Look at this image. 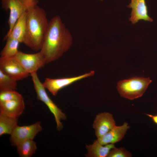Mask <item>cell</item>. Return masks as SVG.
<instances>
[{
  "instance_id": "7",
  "label": "cell",
  "mask_w": 157,
  "mask_h": 157,
  "mask_svg": "<svg viewBox=\"0 0 157 157\" xmlns=\"http://www.w3.org/2000/svg\"><path fill=\"white\" fill-rule=\"evenodd\" d=\"M42 129L40 122L29 125L20 126L17 125L10 134L11 143L13 146H16L24 140H33Z\"/></svg>"
},
{
  "instance_id": "23",
  "label": "cell",
  "mask_w": 157,
  "mask_h": 157,
  "mask_svg": "<svg viewBox=\"0 0 157 157\" xmlns=\"http://www.w3.org/2000/svg\"><path fill=\"white\" fill-rule=\"evenodd\" d=\"M101 0L102 1L103 0Z\"/></svg>"
},
{
  "instance_id": "4",
  "label": "cell",
  "mask_w": 157,
  "mask_h": 157,
  "mask_svg": "<svg viewBox=\"0 0 157 157\" xmlns=\"http://www.w3.org/2000/svg\"><path fill=\"white\" fill-rule=\"evenodd\" d=\"M30 75L36 93L37 99L42 101L47 106L54 116L56 123L57 129L58 131L61 130L63 127L61 121L66 119L65 114L58 107L49 97L46 91V88L38 77L37 72L32 73Z\"/></svg>"
},
{
  "instance_id": "19",
  "label": "cell",
  "mask_w": 157,
  "mask_h": 157,
  "mask_svg": "<svg viewBox=\"0 0 157 157\" xmlns=\"http://www.w3.org/2000/svg\"><path fill=\"white\" fill-rule=\"evenodd\" d=\"M17 81L0 69V91L15 90L17 86Z\"/></svg>"
},
{
  "instance_id": "9",
  "label": "cell",
  "mask_w": 157,
  "mask_h": 157,
  "mask_svg": "<svg viewBox=\"0 0 157 157\" xmlns=\"http://www.w3.org/2000/svg\"><path fill=\"white\" fill-rule=\"evenodd\" d=\"M0 69L17 81L27 78L29 75L15 57L0 58Z\"/></svg>"
},
{
  "instance_id": "2",
  "label": "cell",
  "mask_w": 157,
  "mask_h": 157,
  "mask_svg": "<svg viewBox=\"0 0 157 157\" xmlns=\"http://www.w3.org/2000/svg\"><path fill=\"white\" fill-rule=\"evenodd\" d=\"M32 5L27 10L26 27L23 43L38 51L42 48L49 25L45 11L37 5Z\"/></svg>"
},
{
  "instance_id": "8",
  "label": "cell",
  "mask_w": 157,
  "mask_h": 157,
  "mask_svg": "<svg viewBox=\"0 0 157 157\" xmlns=\"http://www.w3.org/2000/svg\"><path fill=\"white\" fill-rule=\"evenodd\" d=\"M95 73L94 70L81 75L61 78H46L42 83L46 89L53 96H56L61 89L84 78L93 76Z\"/></svg>"
},
{
  "instance_id": "6",
  "label": "cell",
  "mask_w": 157,
  "mask_h": 157,
  "mask_svg": "<svg viewBox=\"0 0 157 157\" xmlns=\"http://www.w3.org/2000/svg\"><path fill=\"white\" fill-rule=\"evenodd\" d=\"M15 57L29 74L37 72L46 64L44 56L40 51L35 53L28 54L19 51Z\"/></svg>"
},
{
  "instance_id": "5",
  "label": "cell",
  "mask_w": 157,
  "mask_h": 157,
  "mask_svg": "<svg viewBox=\"0 0 157 157\" xmlns=\"http://www.w3.org/2000/svg\"><path fill=\"white\" fill-rule=\"evenodd\" d=\"M38 3V0H1L2 8L10 11L8 20L9 29L7 34L11 32L16 21L23 13L32 5Z\"/></svg>"
},
{
  "instance_id": "13",
  "label": "cell",
  "mask_w": 157,
  "mask_h": 157,
  "mask_svg": "<svg viewBox=\"0 0 157 157\" xmlns=\"http://www.w3.org/2000/svg\"><path fill=\"white\" fill-rule=\"evenodd\" d=\"M25 108L24 99L0 102V113L10 117L17 118Z\"/></svg>"
},
{
  "instance_id": "16",
  "label": "cell",
  "mask_w": 157,
  "mask_h": 157,
  "mask_svg": "<svg viewBox=\"0 0 157 157\" xmlns=\"http://www.w3.org/2000/svg\"><path fill=\"white\" fill-rule=\"evenodd\" d=\"M17 118L9 116L0 113V136L11 134L18 125Z\"/></svg>"
},
{
  "instance_id": "14",
  "label": "cell",
  "mask_w": 157,
  "mask_h": 157,
  "mask_svg": "<svg viewBox=\"0 0 157 157\" xmlns=\"http://www.w3.org/2000/svg\"><path fill=\"white\" fill-rule=\"evenodd\" d=\"M87 152L85 154L86 157H107L110 151L115 147L114 144L103 145L98 140H94L91 144H86Z\"/></svg>"
},
{
  "instance_id": "10",
  "label": "cell",
  "mask_w": 157,
  "mask_h": 157,
  "mask_svg": "<svg viewBox=\"0 0 157 157\" xmlns=\"http://www.w3.org/2000/svg\"><path fill=\"white\" fill-rule=\"evenodd\" d=\"M116 126L113 115L106 112L97 115L92 124L97 138L104 135Z\"/></svg>"
},
{
  "instance_id": "18",
  "label": "cell",
  "mask_w": 157,
  "mask_h": 157,
  "mask_svg": "<svg viewBox=\"0 0 157 157\" xmlns=\"http://www.w3.org/2000/svg\"><path fill=\"white\" fill-rule=\"evenodd\" d=\"M16 147L18 154L21 157H31L37 149L36 142L33 140H24Z\"/></svg>"
},
{
  "instance_id": "20",
  "label": "cell",
  "mask_w": 157,
  "mask_h": 157,
  "mask_svg": "<svg viewBox=\"0 0 157 157\" xmlns=\"http://www.w3.org/2000/svg\"><path fill=\"white\" fill-rule=\"evenodd\" d=\"M22 95L15 90L0 91V102L23 99Z\"/></svg>"
},
{
  "instance_id": "12",
  "label": "cell",
  "mask_w": 157,
  "mask_h": 157,
  "mask_svg": "<svg viewBox=\"0 0 157 157\" xmlns=\"http://www.w3.org/2000/svg\"><path fill=\"white\" fill-rule=\"evenodd\" d=\"M130 127L125 122L122 125L116 126L103 136L97 138L101 144L105 145L119 142L122 140Z\"/></svg>"
},
{
  "instance_id": "22",
  "label": "cell",
  "mask_w": 157,
  "mask_h": 157,
  "mask_svg": "<svg viewBox=\"0 0 157 157\" xmlns=\"http://www.w3.org/2000/svg\"><path fill=\"white\" fill-rule=\"evenodd\" d=\"M146 114L150 118L154 123L157 124V115H152L147 114Z\"/></svg>"
},
{
  "instance_id": "21",
  "label": "cell",
  "mask_w": 157,
  "mask_h": 157,
  "mask_svg": "<svg viewBox=\"0 0 157 157\" xmlns=\"http://www.w3.org/2000/svg\"><path fill=\"white\" fill-rule=\"evenodd\" d=\"M131 153L124 147L112 149L110 151L107 157H131Z\"/></svg>"
},
{
  "instance_id": "1",
  "label": "cell",
  "mask_w": 157,
  "mask_h": 157,
  "mask_svg": "<svg viewBox=\"0 0 157 157\" xmlns=\"http://www.w3.org/2000/svg\"><path fill=\"white\" fill-rule=\"evenodd\" d=\"M72 41V35L56 15L49 22L43 44L40 51L43 55L46 64L57 60L68 51Z\"/></svg>"
},
{
  "instance_id": "17",
  "label": "cell",
  "mask_w": 157,
  "mask_h": 157,
  "mask_svg": "<svg viewBox=\"0 0 157 157\" xmlns=\"http://www.w3.org/2000/svg\"><path fill=\"white\" fill-rule=\"evenodd\" d=\"M6 43L0 52V58H8L14 57L19 51L18 48L20 42L18 40L8 37Z\"/></svg>"
},
{
  "instance_id": "11",
  "label": "cell",
  "mask_w": 157,
  "mask_h": 157,
  "mask_svg": "<svg viewBox=\"0 0 157 157\" xmlns=\"http://www.w3.org/2000/svg\"><path fill=\"white\" fill-rule=\"evenodd\" d=\"M127 7L132 9L129 20L133 24L136 23L140 20L153 22V19L148 15L145 0H131V2Z\"/></svg>"
},
{
  "instance_id": "15",
  "label": "cell",
  "mask_w": 157,
  "mask_h": 157,
  "mask_svg": "<svg viewBox=\"0 0 157 157\" xmlns=\"http://www.w3.org/2000/svg\"><path fill=\"white\" fill-rule=\"evenodd\" d=\"M27 11L24 13L15 24L11 32L6 34L4 38V41L10 37L23 43L25 34Z\"/></svg>"
},
{
  "instance_id": "3",
  "label": "cell",
  "mask_w": 157,
  "mask_h": 157,
  "mask_svg": "<svg viewBox=\"0 0 157 157\" xmlns=\"http://www.w3.org/2000/svg\"><path fill=\"white\" fill-rule=\"evenodd\" d=\"M151 81L149 78L133 77L119 81L117 88L121 97L132 100L142 96Z\"/></svg>"
}]
</instances>
